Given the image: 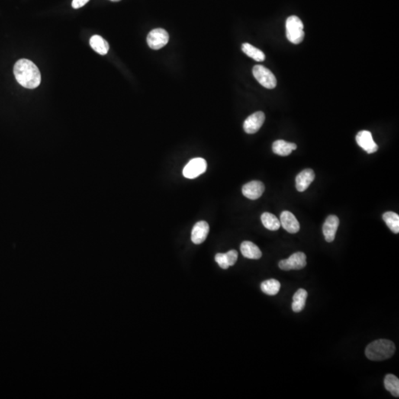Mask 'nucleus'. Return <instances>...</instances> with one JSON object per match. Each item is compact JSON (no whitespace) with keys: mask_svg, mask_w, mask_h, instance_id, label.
Instances as JSON below:
<instances>
[{"mask_svg":"<svg viewBox=\"0 0 399 399\" xmlns=\"http://www.w3.org/2000/svg\"><path fill=\"white\" fill-rule=\"evenodd\" d=\"M384 387L393 396H399V379L393 374H387L384 378Z\"/></svg>","mask_w":399,"mask_h":399,"instance_id":"aec40b11","label":"nucleus"},{"mask_svg":"<svg viewBox=\"0 0 399 399\" xmlns=\"http://www.w3.org/2000/svg\"><path fill=\"white\" fill-rule=\"evenodd\" d=\"M242 50L243 53H246L248 56L255 59L257 62H263L265 59V54L262 50L257 47H254L249 43H244L242 46Z\"/></svg>","mask_w":399,"mask_h":399,"instance_id":"5701e85b","label":"nucleus"},{"mask_svg":"<svg viewBox=\"0 0 399 399\" xmlns=\"http://www.w3.org/2000/svg\"><path fill=\"white\" fill-rule=\"evenodd\" d=\"M215 261L223 269H227L229 267L227 259H226V254H217L215 255Z\"/></svg>","mask_w":399,"mask_h":399,"instance_id":"b1692460","label":"nucleus"},{"mask_svg":"<svg viewBox=\"0 0 399 399\" xmlns=\"http://www.w3.org/2000/svg\"><path fill=\"white\" fill-rule=\"evenodd\" d=\"M110 1H113V2H119V1H121V0H110Z\"/></svg>","mask_w":399,"mask_h":399,"instance_id":"bb28decb","label":"nucleus"},{"mask_svg":"<svg viewBox=\"0 0 399 399\" xmlns=\"http://www.w3.org/2000/svg\"><path fill=\"white\" fill-rule=\"evenodd\" d=\"M396 346L392 341L378 339L368 345L365 355L372 361H384L394 355Z\"/></svg>","mask_w":399,"mask_h":399,"instance_id":"f03ea898","label":"nucleus"},{"mask_svg":"<svg viewBox=\"0 0 399 399\" xmlns=\"http://www.w3.org/2000/svg\"><path fill=\"white\" fill-rule=\"evenodd\" d=\"M383 220L389 229L395 234L399 232V216L393 211H387L383 214Z\"/></svg>","mask_w":399,"mask_h":399,"instance_id":"4be33fe9","label":"nucleus"},{"mask_svg":"<svg viewBox=\"0 0 399 399\" xmlns=\"http://www.w3.org/2000/svg\"><path fill=\"white\" fill-rule=\"evenodd\" d=\"M14 73L18 83L27 89H34L41 83L39 68L28 59L17 61L14 65Z\"/></svg>","mask_w":399,"mask_h":399,"instance_id":"f257e3e1","label":"nucleus"},{"mask_svg":"<svg viewBox=\"0 0 399 399\" xmlns=\"http://www.w3.org/2000/svg\"><path fill=\"white\" fill-rule=\"evenodd\" d=\"M210 232V226L206 221H199L194 225L191 231V241L196 245L205 241Z\"/></svg>","mask_w":399,"mask_h":399,"instance_id":"9b49d317","label":"nucleus"},{"mask_svg":"<svg viewBox=\"0 0 399 399\" xmlns=\"http://www.w3.org/2000/svg\"><path fill=\"white\" fill-rule=\"evenodd\" d=\"M169 39L166 30L163 28H156L149 32L146 41L151 49L159 50L167 44Z\"/></svg>","mask_w":399,"mask_h":399,"instance_id":"423d86ee","label":"nucleus"},{"mask_svg":"<svg viewBox=\"0 0 399 399\" xmlns=\"http://www.w3.org/2000/svg\"><path fill=\"white\" fill-rule=\"evenodd\" d=\"M297 144L289 143L284 140H277L272 145V150L274 153L281 156H288L291 155L293 150L297 149Z\"/></svg>","mask_w":399,"mask_h":399,"instance_id":"2eb2a0df","label":"nucleus"},{"mask_svg":"<svg viewBox=\"0 0 399 399\" xmlns=\"http://www.w3.org/2000/svg\"><path fill=\"white\" fill-rule=\"evenodd\" d=\"M207 163L202 158H193L186 165L183 175L188 179H194L206 172Z\"/></svg>","mask_w":399,"mask_h":399,"instance_id":"39448f33","label":"nucleus"},{"mask_svg":"<svg viewBox=\"0 0 399 399\" xmlns=\"http://www.w3.org/2000/svg\"><path fill=\"white\" fill-rule=\"evenodd\" d=\"M262 224L270 231H277L281 228V221L274 214L265 212L261 216Z\"/></svg>","mask_w":399,"mask_h":399,"instance_id":"6ab92c4d","label":"nucleus"},{"mask_svg":"<svg viewBox=\"0 0 399 399\" xmlns=\"http://www.w3.org/2000/svg\"><path fill=\"white\" fill-rule=\"evenodd\" d=\"M265 116L262 112L258 111L247 117L243 124V129L248 134H255L262 127Z\"/></svg>","mask_w":399,"mask_h":399,"instance_id":"6e6552de","label":"nucleus"},{"mask_svg":"<svg viewBox=\"0 0 399 399\" xmlns=\"http://www.w3.org/2000/svg\"><path fill=\"white\" fill-rule=\"evenodd\" d=\"M339 225V220L336 215L328 217L323 227V235L326 241L331 243L334 240Z\"/></svg>","mask_w":399,"mask_h":399,"instance_id":"f8f14e48","label":"nucleus"},{"mask_svg":"<svg viewBox=\"0 0 399 399\" xmlns=\"http://www.w3.org/2000/svg\"><path fill=\"white\" fill-rule=\"evenodd\" d=\"M265 191V186L261 181H253L245 184L242 188L243 195L250 200L259 198Z\"/></svg>","mask_w":399,"mask_h":399,"instance_id":"9d476101","label":"nucleus"},{"mask_svg":"<svg viewBox=\"0 0 399 399\" xmlns=\"http://www.w3.org/2000/svg\"><path fill=\"white\" fill-rule=\"evenodd\" d=\"M90 45L95 52L102 56L107 54L110 49L108 43L98 35H95L91 37Z\"/></svg>","mask_w":399,"mask_h":399,"instance_id":"f3484780","label":"nucleus"},{"mask_svg":"<svg viewBox=\"0 0 399 399\" xmlns=\"http://www.w3.org/2000/svg\"><path fill=\"white\" fill-rule=\"evenodd\" d=\"M357 143L364 149L367 153L372 154L378 150V146L373 139L371 132L362 130L357 134Z\"/></svg>","mask_w":399,"mask_h":399,"instance_id":"1a4fd4ad","label":"nucleus"},{"mask_svg":"<svg viewBox=\"0 0 399 399\" xmlns=\"http://www.w3.org/2000/svg\"><path fill=\"white\" fill-rule=\"evenodd\" d=\"M226 259H227L228 263L229 266H232L236 263V260L238 258V253L236 251L231 250L226 253Z\"/></svg>","mask_w":399,"mask_h":399,"instance_id":"393cba45","label":"nucleus"},{"mask_svg":"<svg viewBox=\"0 0 399 399\" xmlns=\"http://www.w3.org/2000/svg\"><path fill=\"white\" fill-rule=\"evenodd\" d=\"M315 178V173L312 169L302 171L296 178V188L297 191H304L308 188Z\"/></svg>","mask_w":399,"mask_h":399,"instance_id":"4468645a","label":"nucleus"},{"mask_svg":"<svg viewBox=\"0 0 399 399\" xmlns=\"http://www.w3.org/2000/svg\"><path fill=\"white\" fill-rule=\"evenodd\" d=\"M307 292L306 290L300 288L294 294L293 297L292 310L295 313H299L304 309L307 300Z\"/></svg>","mask_w":399,"mask_h":399,"instance_id":"a211bd4d","label":"nucleus"},{"mask_svg":"<svg viewBox=\"0 0 399 399\" xmlns=\"http://www.w3.org/2000/svg\"><path fill=\"white\" fill-rule=\"evenodd\" d=\"M286 36L288 41L294 45L301 43L304 39L303 22L297 16H291L286 20Z\"/></svg>","mask_w":399,"mask_h":399,"instance_id":"7ed1b4c3","label":"nucleus"},{"mask_svg":"<svg viewBox=\"0 0 399 399\" xmlns=\"http://www.w3.org/2000/svg\"><path fill=\"white\" fill-rule=\"evenodd\" d=\"M253 75L258 82L267 89H274L277 86V78L270 70L262 65H255Z\"/></svg>","mask_w":399,"mask_h":399,"instance_id":"20e7f679","label":"nucleus"},{"mask_svg":"<svg viewBox=\"0 0 399 399\" xmlns=\"http://www.w3.org/2000/svg\"><path fill=\"white\" fill-rule=\"evenodd\" d=\"M281 282L277 280L271 279L264 281L261 284V290L267 295L274 296L278 294L281 289Z\"/></svg>","mask_w":399,"mask_h":399,"instance_id":"412c9836","label":"nucleus"},{"mask_svg":"<svg viewBox=\"0 0 399 399\" xmlns=\"http://www.w3.org/2000/svg\"><path fill=\"white\" fill-rule=\"evenodd\" d=\"M306 255L303 252L293 254L289 258L279 262V267L284 271L300 270L306 266Z\"/></svg>","mask_w":399,"mask_h":399,"instance_id":"0eeeda50","label":"nucleus"},{"mask_svg":"<svg viewBox=\"0 0 399 399\" xmlns=\"http://www.w3.org/2000/svg\"><path fill=\"white\" fill-rule=\"evenodd\" d=\"M280 221H281V226L289 233L295 234L300 231V223L291 211H282L281 213Z\"/></svg>","mask_w":399,"mask_h":399,"instance_id":"ddd939ff","label":"nucleus"},{"mask_svg":"<svg viewBox=\"0 0 399 399\" xmlns=\"http://www.w3.org/2000/svg\"><path fill=\"white\" fill-rule=\"evenodd\" d=\"M89 1L90 0H73L72 2V8H75V9L82 8V7L85 6Z\"/></svg>","mask_w":399,"mask_h":399,"instance_id":"a878e982","label":"nucleus"},{"mask_svg":"<svg viewBox=\"0 0 399 399\" xmlns=\"http://www.w3.org/2000/svg\"><path fill=\"white\" fill-rule=\"evenodd\" d=\"M242 255L248 259H258L262 257V252L258 246L250 241H244L240 246Z\"/></svg>","mask_w":399,"mask_h":399,"instance_id":"dca6fc26","label":"nucleus"}]
</instances>
